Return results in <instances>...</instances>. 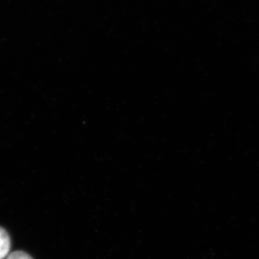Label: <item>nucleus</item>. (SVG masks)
<instances>
[{"instance_id":"nucleus-1","label":"nucleus","mask_w":259,"mask_h":259,"mask_svg":"<svg viewBox=\"0 0 259 259\" xmlns=\"http://www.w3.org/2000/svg\"><path fill=\"white\" fill-rule=\"evenodd\" d=\"M10 250V238L7 232L0 227V259L9 256Z\"/></svg>"},{"instance_id":"nucleus-2","label":"nucleus","mask_w":259,"mask_h":259,"mask_svg":"<svg viewBox=\"0 0 259 259\" xmlns=\"http://www.w3.org/2000/svg\"><path fill=\"white\" fill-rule=\"evenodd\" d=\"M7 259H33L30 255L23 251H16L9 254Z\"/></svg>"}]
</instances>
